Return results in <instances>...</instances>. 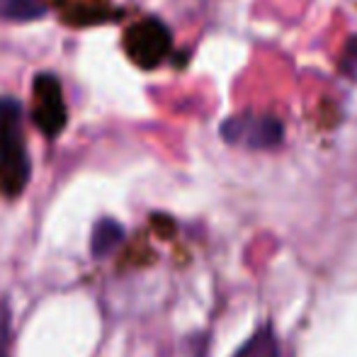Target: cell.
Here are the masks:
<instances>
[{"instance_id": "1", "label": "cell", "mask_w": 357, "mask_h": 357, "mask_svg": "<svg viewBox=\"0 0 357 357\" xmlns=\"http://www.w3.org/2000/svg\"><path fill=\"white\" fill-rule=\"evenodd\" d=\"M221 139L250 151H273L284 142V124L275 114L241 112L221 122Z\"/></svg>"}, {"instance_id": "2", "label": "cell", "mask_w": 357, "mask_h": 357, "mask_svg": "<svg viewBox=\"0 0 357 357\" xmlns=\"http://www.w3.org/2000/svg\"><path fill=\"white\" fill-rule=\"evenodd\" d=\"M170 29L165 27L160 20L146 17L142 22L132 24L124 37V49H127L129 59L142 68H155L170 52Z\"/></svg>"}, {"instance_id": "3", "label": "cell", "mask_w": 357, "mask_h": 357, "mask_svg": "<svg viewBox=\"0 0 357 357\" xmlns=\"http://www.w3.org/2000/svg\"><path fill=\"white\" fill-rule=\"evenodd\" d=\"M29 180V155L20 137V124L0 127V192L17 197Z\"/></svg>"}, {"instance_id": "4", "label": "cell", "mask_w": 357, "mask_h": 357, "mask_svg": "<svg viewBox=\"0 0 357 357\" xmlns=\"http://www.w3.org/2000/svg\"><path fill=\"white\" fill-rule=\"evenodd\" d=\"M32 117L34 124L54 139L56 134L63 132L66 127V102H63L61 83L56 75L52 73H39L34 78L32 88Z\"/></svg>"}, {"instance_id": "5", "label": "cell", "mask_w": 357, "mask_h": 357, "mask_svg": "<svg viewBox=\"0 0 357 357\" xmlns=\"http://www.w3.org/2000/svg\"><path fill=\"white\" fill-rule=\"evenodd\" d=\"M124 241V226L114 219H100L90 236V253L93 258H107L109 253L119 248Z\"/></svg>"}, {"instance_id": "6", "label": "cell", "mask_w": 357, "mask_h": 357, "mask_svg": "<svg viewBox=\"0 0 357 357\" xmlns=\"http://www.w3.org/2000/svg\"><path fill=\"white\" fill-rule=\"evenodd\" d=\"M234 357H280V343L275 338V331L270 326L258 328L238 350Z\"/></svg>"}, {"instance_id": "7", "label": "cell", "mask_w": 357, "mask_h": 357, "mask_svg": "<svg viewBox=\"0 0 357 357\" xmlns=\"http://www.w3.org/2000/svg\"><path fill=\"white\" fill-rule=\"evenodd\" d=\"M47 8L42 0H0V17L13 22H34L44 17Z\"/></svg>"}, {"instance_id": "8", "label": "cell", "mask_w": 357, "mask_h": 357, "mask_svg": "<svg viewBox=\"0 0 357 357\" xmlns=\"http://www.w3.org/2000/svg\"><path fill=\"white\" fill-rule=\"evenodd\" d=\"M10 124H22V107L17 100L0 98V127H10Z\"/></svg>"}, {"instance_id": "9", "label": "cell", "mask_w": 357, "mask_h": 357, "mask_svg": "<svg viewBox=\"0 0 357 357\" xmlns=\"http://www.w3.org/2000/svg\"><path fill=\"white\" fill-rule=\"evenodd\" d=\"M0 357H10V314L5 304H0Z\"/></svg>"}, {"instance_id": "10", "label": "cell", "mask_w": 357, "mask_h": 357, "mask_svg": "<svg viewBox=\"0 0 357 357\" xmlns=\"http://www.w3.org/2000/svg\"><path fill=\"white\" fill-rule=\"evenodd\" d=\"M348 56H350V59H355V61H357V37H353V39L348 42Z\"/></svg>"}]
</instances>
